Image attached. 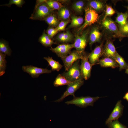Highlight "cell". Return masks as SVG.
Segmentation results:
<instances>
[{"instance_id": "44dd1931", "label": "cell", "mask_w": 128, "mask_h": 128, "mask_svg": "<svg viewBox=\"0 0 128 128\" xmlns=\"http://www.w3.org/2000/svg\"><path fill=\"white\" fill-rule=\"evenodd\" d=\"M73 36L69 32L59 34L57 36L56 39L58 41L63 42H67L71 41Z\"/></svg>"}, {"instance_id": "2e32d148", "label": "cell", "mask_w": 128, "mask_h": 128, "mask_svg": "<svg viewBox=\"0 0 128 128\" xmlns=\"http://www.w3.org/2000/svg\"><path fill=\"white\" fill-rule=\"evenodd\" d=\"M101 34L98 28H93L90 33L89 38L90 45H92L93 43L99 42L101 37Z\"/></svg>"}, {"instance_id": "30bf717a", "label": "cell", "mask_w": 128, "mask_h": 128, "mask_svg": "<svg viewBox=\"0 0 128 128\" xmlns=\"http://www.w3.org/2000/svg\"><path fill=\"white\" fill-rule=\"evenodd\" d=\"M87 32H85L81 36H76L74 43L73 47L77 51L81 53L83 52L86 46L87 42Z\"/></svg>"}, {"instance_id": "ac0fdd59", "label": "cell", "mask_w": 128, "mask_h": 128, "mask_svg": "<svg viewBox=\"0 0 128 128\" xmlns=\"http://www.w3.org/2000/svg\"><path fill=\"white\" fill-rule=\"evenodd\" d=\"M44 59L46 60L51 68L52 70L59 71L62 68V65L59 62L54 60L52 57H44Z\"/></svg>"}, {"instance_id": "6da1fadb", "label": "cell", "mask_w": 128, "mask_h": 128, "mask_svg": "<svg viewBox=\"0 0 128 128\" xmlns=\"http://www.w3.org/2000/svg\"><path fill=\"white\" fill-rule=\"evenodd\" d=\"M79 59L75 62L68 70L61 74L68 80L73 82L83 78L82 76Z\"/></svg>"}, {"instance_id": "3957f363", "label": "cell", "mask_w": 128, "mask_h": 128, "mask_svg": "<svg viewBox=\"0 0 128 128\" xmlns=\"http://www.w3.org/2000/svg\"><path fill=\"white\" fill-rule=\"evenodd\" d=\"M98 96L91 97L89 96L73 97L72 100L67 101L65 103L68 105L73 104L81 108H85L88 106H93L94 103L98 100Z\"/></svg>"}, {"instance_id": "52a82bcc", "label": "cell", "mask_w": 128, "mask_h": 128, "mask_svg": "<svg viewBox=\"0 0 128 128\" xmlns=\"http://www.w3.org/2000/svg\"><path fill=\"white\" fill-rule=\"evenodd\" d=\"M73 48V44H63L59 45L55 48L51 47L50 49L62 59L69 54L71 50Z\"/></svg>"}, {"instance_id": "ba28073f", "label": "cell", "mask_w": 128, "mask_h": 128, "mask_svg": "<svg viewBox=\"0 0 128 128\" xmlns=\"http://www.w3.org/2000/svg\"><path fill=\"white\" fill-rule=\"evenodd\" d=\"M22 69L23 71L27 73L33 78H38L40 75L43 73H48L52 71L46 68H39L32 65L23 66Z\"/></svg>"}, {"instance_id": "277c9868", "label": "cell", "mask_w": 128, "mask_h": 128, "mask_svg": "<svg viewBox=\"0 0 128 128\" xmlns=\"http://www.w3.org/2000/svg\"><path fill=\"white\" fill-rule=\"evenodd\" d=\"M85 22L79 28L78 31L81 32L86 27L97 21L99 19L98 15L94 9L87 8L85 9Z\"/></svg>"}, {"instance_id": "cb8c5ba5", "label": "cell", "mask_w": 128, "mask_h": 128, "mask_svg": "<svg viewBox=\"0 0 128 128\" xmlns=\"http://www.w3.org/2000/svg\"><path fill=\"white\" fill-rule=\"evenodd\" d=\"M0 51L8 56H10L11 51L6 41L1 40L0 41Z\"/></svg>"}, {"instance_id": "8992f818", "label": "cell", "mask_w": 128, "mask_h": 128, "mask_svg": "<svg viewBox=\"0 0 128 128\" xmlns=\"http://www.w3.org/2000/svg\"><path fill=\"white\" fill-rule=\"evenodd\" d=\"M84 53L74 50L70 52L64 58L62 59L66 71H67L73 63L77 60L82 59Z\"/></svg>"}, {"instance_id": "ab89813d", "label": "cell", "mask_w": 128, "mask_h": 128, "mask_svg": "<svg viewBox=\"0 0 128 128\" xmlns=\"http://www.w3.org/2000/svg\"><path fill=\"white\" fill-rule=\"evenodd\" d=\"M127 9H128V6H127Z\"/></svg>"}, {"instance_id": "7a4b0ae2", "label": "cell", "mask_w": 128, "mask_h": 128, "mask_svg": "<svg viewBox=\"0 0 128 128\" xmlns=\"http://www.w3.org/2000/svg\"><path fill=\"white\" fill-rule=\"evenodd\" d=\"M52 11L45 2L35 8L30 18L33 20H44L52 14Z\"/></svg>"}, {"instance_id": "5bb4252c", "label": "cell", "mask_w": 128, "mask_h": 128, "mask_svg": "<svg viewBox=\"0 0 128 128\" xmlns=\"http://www.w3.org/2000/svg\"><path fill=\"white\" fill-rule=\"evenodd\" d=\"M102 24L106 29L113 32L118 33L119 35L121 37L117 26L111 19L106 18L102 21Z\"/></svg>"}, {"instance_id": "7402d4cb", "label": "cell", "mask_w": 128, "mask_h": 128, "mask_svg": "<svg viewBox=\"0 0 128 128\" xmlns=\"http://www.w3.org/2000/svg\"><path fill=\"white\" fill-rule=\"evenodd\" d=\"M115 60L119 65V70L126 69L128 66L127 64L124 59L117 52L116 53Z\"/></svg>"}, {"instance_id": "f546056e", "label": "cell", "mask_w": 128, "mask_h": 128, "mask_svg": "<svg viewBox=\"0 0 128 128\" xmlns=\"http://www.w3.org/2000/svg\"><path fill=\"white\" fill-rule=\"evenodd\" d=\"M84 5V3L82 1L76 2L73 5V9L77 12L81 13L82 12Z\"/></svg>"}, {"instance_id": "d4e9b609", "label": "cell", "mask_w": 128, "mask_h": 128, "mask_svg": "<svg viewBox=\"0 0 128 128\" xmlns=\"http://www.w3.org/2000/svg\"><path fill=\"white\" fill-rule=\"evenodd\" d=\"M71 21L69 27L72 28L80 26L83 23L84 20L82 18L75 16L71 17Z\"/></svg>"}, {"instance_id": "836d02e7", "label": "cell", "mask_w": 128, "mask_h": 128, "mask_svg": "<svg viewBox=\"0 0 128 128\" xmlns=\"http://www.w3.org/2000/svg\"><path fill=\"white\" fill-rule=\"evenodd\" d=\"M105 13L102 21L105 20L108 16H111L114 15L115 11L113 8L111 6L108 5H106Z\"/></svg>"}, {"instance_id": "d6986e66", "label": "cell", "mask_w": 128, "mask_h": 128, "mask_svg": "<svg viewBox=\"0 0 128 128\" xmlns=\"http://www.w3.org/2000/svg\"><path fill=\"white\" fill-rule=\"evenodd\" d=\"M71 82L68 80L61 74H59L55 79L53 84L55 87L68 85Z\"/></svg>"}, {"instance_id": "8d00e7d4", "label": "cell", "mask_w": 128, "mask_h": 128, "mask_svg": "<svg viewBox=\"0 0 128 128\" xmlns=\"http://www.w3.org/2000/svg\"><path fill=\"white\" fill-rule=\"evenodd\" d=\"M46 0H36V2L35 7L36 8L41 4L46 2Z\"/></svg>"}, {"instance_id": "60d3db41", "label": "cell", "mask_w": 128, "mask_h": 128, "mask_svg": "<svg viewBox=\"0 0 128 128\" xmlns=\"http://www.w3.org/2000/svg\"><path fill=\"white\" fill-rule=\"evenodd\" d=\"M127 37H128V35L127 36Z\"/></svg>"}, {"instance_id": "7c38bea8", "label": "cell", "mask_w": 128, "mask_h": 128, "mask_svg": "<svg viewBox=\"0 0 128 128\" xmlns=\"http://www.w3.org/2000/svg\"><path fill=\"white\" fill-rule=\"evenodd\" d=\"M123 109V107L121 101H118L117 103L115 106L106 121L105 124H107L109 123L118 119L121 116Z\"/></svg>"}, {"instance_id": "1f68e13d", "label": "cell", "mask_w": 128, "mask_h": 128, "mask_svg": "<svg viewBox=\"0 0 128 128\" xmlns=\"http://www.w3.org/2000/svg\"><path fill=\"white\" fill-rule=\"evenodd\" d=\"M107 124L109 128H126L120 123L118 120L113 121Z\"/></svg>"}, {"instance_id": "484cf974", "label": "cell", "mask_w": 128, "mask_h": 128, "mask_svg": "<svg viewBox=\"0 0 128 128\" xmlns=\"http://www.w3.org/2000/svg\"><path fill=\"white\" fill-rule=\"evenodd\" d=\"M6 55L0 51V76L3 75L5 73L6 61L5 59Z\"/></svg>"}, {"instance_id": "74e56055", "label": "cell", "mask_w": 128, "mask_h": 128, "mask_svg": "<svg viewBox=\"0 0 128 128\" xmlns=\"http://www.w3.org/2000/svg\"><path fill=\"white\" fill-rule=\"evenodd\" d=\"M124 98L128 101V92L125 95L124 97Z\"/></svg>"}, {"instance_id": "4fadbf2b", "label": "cell", "mask_w": 128, "mask_h": 128, "mask_svg": "<svg viewBox=\"0 0 128 128\" xmlns=\"http://www.w3.org/2000/svg\"><path fill=\"white\" fill-rule=\"evenodd\" d=\"M116 52L113 43L110 41H107L103 50L102 55L105 57L110 58L115 60Z\"/></svg>"}, {"instance_id": "9c48e42d", "label": "cell", "mask_w": 128, "mask_h": 128, "mask_svg": "<svg viewBox=\"0 0 128 128\" xmlns=\"http://www.w3.org/2000/svg\"><path fill=\"white\" fill-rule=\"evenodd\" d=\"M88 55L84 53L83 58L81 59L80 68L83 78L88 79L90 77L92 67L93 65L89 62Z\"/></svg>"}, {"instance_id": "e0dca14e", "label": "cell", "mask_w": 128, "mask_h": 128, "mask_svg": "<svg viewBox=\"0 0 128 128\" xmlns=\"http://www.w3.org/2000/svg\"><path fill=\"white\" fill-rule=\"evenodd\" d=\"M39 41L43 45L46 47H51L55 43L48 36V35L44 32L41 36L39 37Z\"/></svg>"}, {"instance_id": "ffe728a7", "label": "cell", "mask_w": 128, "mask_h": 128, "mask_svg": "<svg viewBox=\"0 0 128 128\" xmlns=\"http://www.w3.org/2000/svg\"><path fill=\"white\" fill-rule=\"evenodd\" d=\"M128 19V11L124 13H118L116 18V22L118 23L120 26L125 24Z\"/></svg>"}, {"instance_id": "e575fe53", "label": "cell", "mask_w": 128, "mask_h": 128, "mask_svg": "<svg viewBox=\"0 0 128 128\" xmlns=\"http://www.w3.org/2000/svg\"><path fill=\"white\" fill-rule=\"evenodd\" d=\"M58 32V31L56 28L50 27H49L47 29L46 32L49 37L51 39Z\"/></svg>"}, {"instance_id": "f35d334b", "label": "cell", "mask_w": 128, "mask_h": 128, "mask_svg": "<svg viewBox=\"0 0 128 128\" xmlns=\"http://www.w3.org/2000/svg\"><path fill=\"white\" fill-rule=\"evenodd\" d=\"M126 69V70L125 71V73H126L128 74V65L127 69Z\"/></svg>"}, {"instance_id": "d590c367", "label": "cell", "mask_w": 128, "mask_h": 128, "mask_svg": "<svg viewBox=\"0 0 128 128\" xmlns=\"http://www.w3.org/2000/svg\"><path fill=\"white\" fill-rule=\"evenodd\" d=\"M69 22V21L68 20L65 21H62L59 23L55 28L58 32L64 30Z\"/></svg>"}, {"instance_id": "83f0119b", "label": "cell", "mask_w": 128, "mask_h": 128, "mask_svg": "<svg viewBox=\"0 0 128 128\" xmlns=\"http://www.w3.org/2000/svg\"><path fill=\"white\" fill-rule=\"evenodd\" d=\"M58 14L60 18L63 20L68 19L70 16L69 10L64 7L58 10Z\"/></svg>"}, {"instance_id": "4316f807", "label": "cell", "mask_w": 128, "mask_h": 128, "mask_svg": "<svg viewBox=\"0 0 128 128\" xmlns=\"http://www.w3.org/2000/svg\"><path fill=\"white\" fill-rule=\"evenodd\" d=\"M46 3L52 11L59 10L63 7L62 4L58 1L53 0H46Z\"/></svg>"}, {"instance_id": "8fae6325", "label": "cell", "mask_w": 128, "mask_h": 128, "mask_svg": "<svg viewBox=\"0 0 128 128\" xmlns=\"http://www.w3.org/2000/svg\"><path fill=\"white\" fill-rule=\"evenodd\" d=\"M103 43L96 46L88 55L89 61L93 65L98 62L100 58L102 55Z\"/></svg>"}, {"instance_id": "9a60e30c", "label": "cell", "mask_w": 128, "mask_h": 128, "mask_svg": "<svg viewBox=\"0 0 128 128\" xmlns=\"http://www.w3.org/2000/svg\"><path fill=\"white\" fill-rule=\"evenodd\" d=\"M98 63L102 67H111L114 68L119 66L114 60L109 57H105L99 60Z\"/></svg>"}, {"instance_id": "d6a6232c", "label": "cell", "mask_w": 128, "mask_h": 128, "mask_svg": "<svg viewBox=\"0 0 128 128\" xmlns=\"http://www.w3.org/2000/svg\"><path fill=\"white\" fill-rule=\"evenodd\" d=\"M25 1L23 0H10L8 4L2 5L1 6L5 5L8 7H10L12 4L15 5L18 7H21L25 3Z\"/></svg>"}, {"instance_id": "603a6c76", "label": "cell", "mask_w": 128, "mask_h": 128, "mask_svg": "<svg viewBox=\"0 0 128 128\" xmlns=\"http://www.w3.org/2000/svg\"><path fill=\"white\" fill-rule=\"evenodd\" d=\"M50 26L52 27L57 26L59 24V21L55 15L52 14L44 19Z\"/></svg>"}, {"instance_id": "4dcf8cb0", "label": "cell", "mask_w": 128, "mask_h": 128, "mask_svg": "<svg viewBox=\"0 0 128 128\" xmlns=\"http://www.w3.org/2000/svg\"><path fill=\"white\" fill-rule=\"evenodd\" d=\"M119 31L121 37L127 36L128 35V19L125 24L123 26H119Z\"/></svg>"}, {"instance_id": "5b68a950", "label": "cell", "mask_w": 128, "mask_h": 128, "mask_svg": "<svg viewBox=\"0 0 128 128\" xmlns=\"http://www.w3.org/2000/svg\"><path fill=\"white\" fill-rule=\"evenodd\" d=\"M83 83V79L71 82L67 85L66 90L63 95L59 98L54 101L57 102H60L65 97L70 95L73 96V97H75V92L82 85Z\"/></svg>"}, {"instance_id": "f1b7e54d", "label": "cell", "mask_w": 128, "mask_h": 128, "mask_svg": "<svg viewBox=\"0 0 128 128\" xmlns=\"http://www.w3.org/2000/svg\"><path fill=\"white\" fill-rule=\"evenodd\" d=\"M89 5L94 10L97 11L102 10L104 8L103 3L98 1L93 0L91 1L89 3Z\"/></svg>"}]
</instances>
